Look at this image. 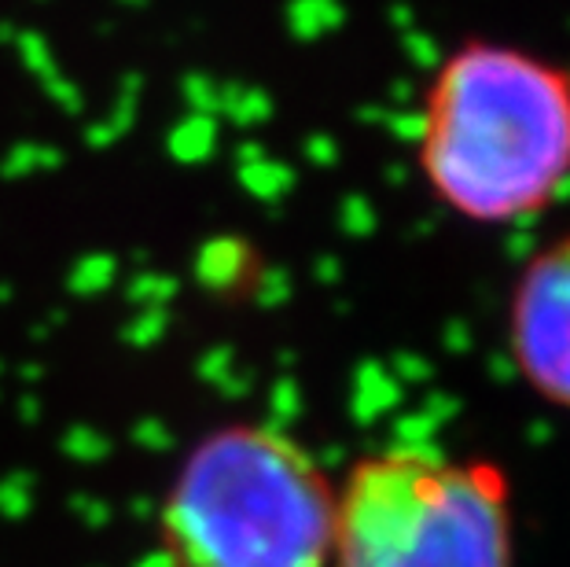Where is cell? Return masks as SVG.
<instances>
[{"mask_svg":"<svg viewBox=\"0 0 570 567\" xmlns=\"http://www.w3.org/2000/svg\"><path fill=\"white\" fill-rule=\"evenodd\" d=\"M416 170L468 225L541 218L570 188V67L527 45L460 41L420 96Z\"/></svg>","mask_w":570,"mask_h":567,"instance_id":"cell-1","label":"cell"},{"mask_svg":"<svg viewBox=\"0 0 570 567\" xmlns=\"http://www.w3.org/2000/svg\"><path fill=\"white\" fill-rule=\"evenodd\" d=\"M332 476L269 424L206 431L159 505L163 567H332Z\"/></svg>","mask_w":570,"mask_h":567,"instance_id":"cell-2","label":"cell"},{"mask_svg":"<svg viewBox=\"0 0 570 567\" xmlns=\"http://www.w3.org/2000/svg\"><path fill=\"white\" fill-rule=\"evenodd\" d=\"M332 567H515L512 479L431 446L357 457L335 482Z\"/></svg>","mask_w":570,"mask_h":567,"instance_id":"cell-3","label":"cell"},{"mask_svg":"<svg viewBox=\"0 0 570 567\" xmlns=\"http://www.w3.org/2000/svg\"><path fill=\"white\" fill-rule=\"evenodd\" d=\"M504 343L527 391L570 413V233L552 236L519 265Z\"/></svg>","mask_w":570,"mask_h":567,"instance_id":"cell-4","label":"cell"}]
</instances>
